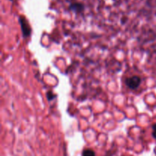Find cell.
Returning a JSON list of instances; mask_svg holds the SVG:
<instances>
[{"instance_id":"6da1fadb","label":"cell","mask_w":156,"mask_h":156,"mask_svg":"<svg viewBox=\"0 0 156 156\" xmlns=\"http://www.w3.org/2000/svg\"><path fill=\"white\" fill-rule=\"evenodd\" d=\"M19 22L20 24H21V32H22L23 36H24V38H27V37L30 35L31 30H30V25H29L28 22H27V19L25 18V17L20 16Z\"/></svg>"},{"instance_id":"7a4b0ae2","label":"cell","mask_w":156,"mask_h":156,"mask_svg":"<svg viewBox=\"0 0 156 156\" xmlns=\"http://www.w3.org/2000/svg\"><path fill=\"white\" fill-rule=\"evenodd\" d=\"M141 84V78L138 76H133L126 80V84L129 88L132 90L138 88Z\"/></svg>"},{"instance_id":"3957f363","label":"cell","mask_w":156,"mask_h":156,"mask_svg":"<svg viewBox=\"0 0 156 156\" xmlns=\"http://www.w3.org/2000/svg\"><path fill=\"white\" fill-rule=\"evenodd\" d=\"M69 9L76 12H81L83 11L84 6L82 4H81V3H78V2L72 3L69 6Z\"/></svg>"},{"instance_id":"277c9868","label":"cell","mask_w":156,"mask_h":156,"mask_svg":"<svg viewBox=\"0 0 156 156\" xmlns=\"http://www.w3.org/2000/svg\"><path fill=\"white\" fill-rule=\"evenodd\" d=\"M82 156H95V153L93 150L88 148V149L84 150Z\"/></svg>"},{"instance_id":"5b68a950","label":"cell","mask_w":156,"mask_h":156,"mask_svg":"<svg viewBox=\"0 0 156 156\" xmlns=\"http://www.w3.org/2000/svg\"><path fill=\"white\" fill-rule=\"evenodd\" d=\"M47 99H48L49 101L52 100V99H53L55 98L54 93H53L52 91H48L47 93Z\"/></svg>"},{"instance_id":"8992f818","label":"cell","mask_w":156,"mask_h":156,"mask_svg":"<svg viewBox=\"0 0 156 156\" xmlns=\"http://www.w3.org/2000/svg\"><path fill=\"white\" fill-rule=\"evenodd\" d=\"M152 136L154 139H156V123L152 125Z\"/></svg>"},{"instance_id":"52a82bcc","label":"cell","mask_w":156,"mask_h":156,"mask_svg":"<svg viewBox=\"0 0 156 156\" xmlns=\"http://www.w3.org/2000/svg\"><path fill=\"white\" fill-rule=\"evenodd\" d=\"M11 1H12V0H11Z\"/></svg>"}]
</instances>
